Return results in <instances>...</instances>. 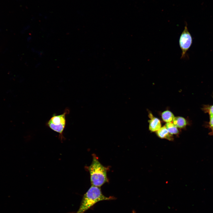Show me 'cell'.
Returning a JSON list of instances; mask_svg holds the SVG:
<instances>
[{
  "mask_svg": "<svg viewBox=\"0 0 213 213\" xmlns=\"http://www.w3.org/2000/svg\"><path fill=\"white\" fill-rule=\"evenodd\" d=\"M114 199L113 196L107 197L104 196L100 187L91 185L83 195L79 209L75 213H84L99 201Z\"/></svg>",
  "mask_w": 213,
  "mask_h": 213,
  "instance_id": "obj_1",
  "label": "cell"
},
{
  "mask_svg": "<svg viewBox=\"0 0 213 213\" xmlns=\"http://www.w3.org/2000/svg\"><path fill=\"white\" fill-rule=\"evenodd\" d=\"M88 169L91 185L100 187L107 182V168L101 164L95 155H93L92 163Z\"/></svg>",
  "mask_w": 213,
  "mask_h": 213,
  "instance_id": "obj_2",
  "label": "cell"
},
{
  "mask_svg": "<svg viewBox=\"0 0 213 213\" xmlns=\"http://www.w3.org/2000/svg\"><path fill=\"white\" fill-rule=\"evenodd\" d=\"M69 112V109H66L61 114H54L46 124L48 127L59 134V138L62 141L64 139L63 133L66 125V116Z\"/></svg>",
  "mask_w": 213,
  "mask_h": 213,
  "instance_id": "obj_3",
  "label": "cell"
},
{
  "mask_svg": "<svg viewBox=\"0 0 213 213\" xmlns=\"http://www.w3.org/2000/svg\"><path fill=\"white\" fill-rule=\"evenodd\" d=\"M192 43V38L186 24L184 29L180 35L179 44L182 51L181 59L185 57L186 54Z\"/></svg>",
  "mask_w": 213,
  "mask_h": 213,
  "instance_id": "obj_4",
  "label": "cell"
},
{
  "mask_svg": "<svg viewBox=\"0 0 213 213\" xmlns=\"http://www.w3.org/2000/svg\"><path fill=\"white\" fill-rule=\"evenodd\" d=\"M161 127L160 120L157 118L152 117L149 121V129L152 132L157 131Z\"/></svg>",
  "mask_w": 213,
  "mask_h": 213,
  "instance_id": "obj_5",
  "label": "cell"
},
{
  "mask_svg": "<svg viewBox=\"0 0 213 213\" xmlns=\"http://www.w3.org/2000/svg\"><path fill=\"white\" fill-rule=\"evenodd\" d=\"M156 134L159 137L162 138L171 140L170 133L165 126H163L156 131Z\"/></svg>",
  "mask_w": 213,
  "mask_h": 213,
  "instance_id": "obj_6",
  "label": "cell"
},
{
  "mask_svg": "<svg viewBox=\"0 0 213 213\" xmlns=\"http://www.w3.org/2000/svg\"><path fill=\"white\" fill-rule=\"evenodd\" d=\"M173 124L179 128L184 127L186 125V122L184 118L181 117H175L173 121Z\"/></svg>",
  "mask_w": 213,
  "mask_h": 213,
  "instance_id": "obj_7",
  "label": "cell"
},
{
  "mask_svg": "<svg viewBox=\"0 0 213 213\" xmlns=\"http://www.w3.org/2000/svg\"><path fill=\"white\" fill-rule=\"evenodd\" d=\"M162 117L163 121L167 123L172 122L175 118L173 114L168 110L162 112Z\"/></svg>",
  "mask_w": 213,
  "mask_h": 213,
  "instance_id": "obj_8",
  "label": "cell"
},
{
  "mask_svg": "<svg viewBox=\"0 0 213 213\" xmlns=\"http://www.w3.org/2000/svg\"><path fill=\"white\" fill-rule=\"evenodd\" d=\"M169 133L171 134H177L178 133L177 127L171 122L167 123L165 126Z\"/></svg>",
  "mask_w": 213,
  "mask_h": 213,
  "instance_id": "obj_9",
  "label": "cell"
},
{
  "mask_svg": "<svg viewBox=\"0 0 213 213\" xmlns=\"http://www.w3.org/2000/svg\"><path fill=\"white\" fill-rule=\"evenodd\" d=\"M210 124L213 128V115H210Z\"/></svg>",
  "mask_w": 213,
  "mask_h": 213,
  "instance_id": "obj_10",
  "label": "cell"
},
{
  "mask_svg": "<svg viewBox=\"0 0 213 213\" xmlns=\"http://www.w3.org/2000/svg\"><path fill=\"white\" fill-rule=\"evenodd\" d=\"M209 113L210 115H213V105L210 108Z\"/></svg>",
  "mask_w": 213,
  "mask_h": 213,
  "instance_id": "obj_11",
  "label": "cell"
},
{
  "mask_svg": "<svg viewBox=\"0 0 213 213\" xmlns=\"http://www.w3.org/2000/svg\"><path fill=\"white\" fill-rule=\"evenodd\" d=\"M132 213H135V211H133Z\"/></svg>",
  "mask_w": 213,
  "mask_h": 213,
  "instance_id": "obj_12",
  "label": "cell"
}]
</instances>
